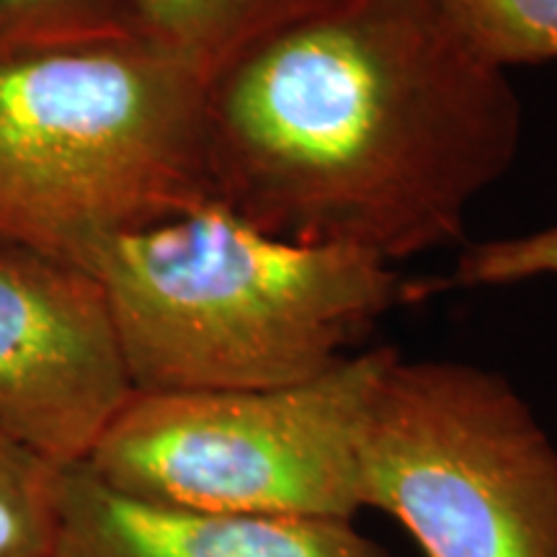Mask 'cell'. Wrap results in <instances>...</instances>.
I'll use <instances>...</instances> for the list:
<instances>
[{"label":"cell","mask_w":557,"mask_h":557,"mask_svg":"<svg viewBox=\"0 0 557 557\" xmlns=\"http://www.w3.org/2000/svg\"><path fill=\"white\" fill-rule=\"evenodd\" d=\"M521 103L447 0H341L205 83L212 199L274 238L393 263L462 235Z\"/></svg>","instance_id":"obj_1"},{"label":"cell","mask_w":557,"mask_h":557,"mask_svg":"<svg viewBox=\"0 0 557 557\" xmlns=\"http://www.w3.org/2000/svg\"><path fill=\"white\" fill-rule=\"evenodd\" d=\"M67 261L103 289L135 393L318 377L403 292L372 256L274 238L214 199L103 235Z\"/></svg>","instance_id":"obj_2"},{"label":"cell","mask_w":557,"mask_h":557,"mask_svg":"<svg viewBox=\"0 0 557 557\" xmlns=\"http://www.w3.org/2000/svg\"><path fill=\"white\" fill-rule=\"evenodd\" d=\"M205 83L137 34L0 52V238L70 259L212 199Z\"/></svg>","instance_id":"obj_3"},{"label":"cell","mask_w":557,"mask_h":557,"mask_svg":"<svg viewBox=\"0 0 557 557\" xmlns=\"http://www.w3.org/2000/svg\"><path fill=\"white\" fill-rule=\"evenodd\" d=\"M398 354L369 348L282 387L132 393L86 465L152 504L354 521L361 421Z\"/></svg>","instance_id":"obj_4"},{"label":"cell","mask_w":557,"mask_h":557,"mask_svg":"<svg viewBox=\"0 0 557 557\" xmlns=\"http://www.w3.org/2000/svg\"><path fill=\"white\" fill-rule=\"evenodd\" d=\"M361 508L426 557H557V449L511 382L395 357L359 431Z\"/></svg>","instance_id":"obj_5"},{"label":"cell","mask_w":557,"mask_h":557,"mask_svg":"<svg viewBox=\"0 0 557 557\" xmlns=\"http://www.w3.org/2000/svg\"><path fill=\"white\" fill-rule=\"evenodd\" d=\"M132 393L99 282L78 263L0 238V431L73 468Z\"/></svg>","instance_id":"obj_6"},{"label":"cell","mask_w":557,"mask_h":557,"mask_svg":"<svg viewBox=\"0 0 557 557\" xmlns=\"http://www.w3.org/2000/svg\"><path fill=\"white\" fill-rule=\"evenodd\" d=\"M54 557H387L348 519L209 513L116 491L65 468Z\"/></svg>","instance_id":"obj_7"},{"label":"cell","mask_w":557,"mask_h":557,"mask_svg":"<svg viewBox=\"0 0 557 557\" xmlns=\"http://www.w3.org/2000/svg\"><path fill=\"white\" fill-rule=\"evenodd\" d=\"M341 0H137L132 34L212 75L230 58Z\"/></svg>","instance_id":"obj_8"},{"label":"cell","mask_w":557,"mask_h":557,"mask_svg":"<svg viewBox=\"0 0 557 557\" xmlns=\"http://www.w3.org/2000/svg\"><path fill=\"white\" fill-rule=\"evenodd\" d=\"M65 468L0 431V557H54Z\"/></svg>","instance_id":"obj_9"},{"label":"cell","mask_w":557,"mask_h":557,"mask_svg":"<svg viewBox=\"0 0 557 557\" xmlns=\"http://www.w3.org/2000/svg\"><path fill=\"white\" fill-rule=\"evenodd\" d=\"M472 45L498 67L557 60V0H447Z\"/></svg>","instance_id":"obj_10"},{"label":"cell","mask_w":557,"mask_h":557,"mask_svg":"<svg viewBox=\"0 0 557 557\" xmlns=\"http://www.w3.org/2000/svg\"><path fill=\"white\" fill-rule=\"evenodd\" d=\"M137 0H0V52L132 34Z\"/></svg>","instance_id":"obj_11"},{"label":"cell","mask_w":557,"mask_h":557,"mask_svg":"<svg viewBox=\"0 0 557 557\" xmlns=\"http://www.w3.org/2000/svg\"><path fill=\"white\" fill-rule=\"evenodd\" d=\"M557 274V225L521 238L478 243L462 253L451 284L485 287V284H517L537 276Z\"/></svg>","instance_id":"obj_12"}]
</instances>
